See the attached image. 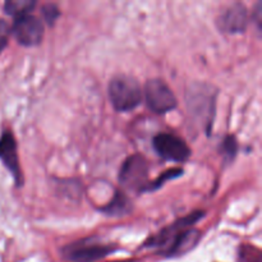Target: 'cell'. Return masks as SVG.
<instances>
[{
    "mask_svg": "<svg viewBox=\"0 0 262 262\" xmlns=\"http://www.w3.org/2000/svg\"><path fill=\"white\" fill-rule=\"evenodd\" d=\"M109 99L117 112H129L142 100V92L137 79L127 74H118L109 82Z\"/></svg>",
    "mask_w": 262,
    "mask_h": 262,
    "instance_id": "obj_2",
    "label": "cell"
},
{
    "mask_svg": "<svg viewBox=\"0 0 262 262\" xmlns=\"http://www.w3.org/2000/svg\"><path fill=\"white\" fill-rule=\"evenodd\" d=\"M154 148L160 158L176 163H183L191 156L186 141L173 133H160L152 141Z\"/></svg>",
    "mask_w": 262,
    "mask_h": 262,
    "instance_id": "obj_6",
    "label": "cell"
},
{
    "mask_svg": "<svg viewBox=\"0 0 262 262\" xmlns=\"http://www.w3.org/2000/svg\"><path fill=\"white\" fill-rule=\"evenodd\" d=\"M12 33L18 43L22 46H36L41 42L43 36V25L38 18L27 14L15 18Z\"/></svg>",
    "mask_w": 262,
    "mask_h": 262,
    "instance_id": "obj_7",
    "label": "cell"
},
{
    "mask_svg": "<svg viewBox=\"0 0 262 262\" xmlns=\"http://www.w3.org/2000/svg\"><path fill=\"white\" fill-rule=\"evenodd\" d=\"M202 217V212L197 211L193 214L188 215V216L183 217V219L178 220L177 223H174L173 225L168 227L166 229H164L163 232L159 233L156 237H154L152 239L148 241L147 247H158V248H166L169 247V245L171 243V241L174 239L177 234H178L181 230L187 229V228H191V225H193L194 223L199 222Z\"/></svg>",
    "mask_w": 262,
    "mask_h": 262,
    "instance_id": "obj_10",
    "label": "cell"
},
{
    "mask_svg": "<svg viewBox=\"0 0 262 262\" xmlns=\"http://www.w3.org/2000/svg\"><path fill=\"white\" fill-rule=\"evenodd\" d=\"M237 141L233 136H228L224 142H223V152H224V156L229 161L234 159L235 154H237Z\"/></svg>",
    "mask_w": 262,
    "mask_h": 262,
    "instance_id": "obj_16",
    "label": "cell"
},
{
    "mask_svg": "<svg viewBox=\"0 0 262 262\" xmlns=\"http://www.w3.org/2000/svg\"><path fill=\"white\" fill-rule=\"evenodd\" d=\"M119 182L130 191H146L148 186V163L143 156L132 155L123 163L119 171Z\"/></svg>",
    "mask_w": 262,
    "mask_h": 262,
    "instance_id": "obj_3",
    "label": "cell"
},
{
    "mask_svg": "<svg viewBox=\"0 0 262 262\" xmlns=\"http://www.w3.org/2000/svg\"><path fill=\"white\" fill-rule=\"evenodd\" d=\"M217 91L206 83H193L186 94L187 110L191 120L210 132L215 115Z\"/></svg>",
    "mask_w": 262,
    "mask_h": 262,
    "instance_id": "obj_1",
    "label": "cell"
},
{
    "mask_svg": "<svg viewBox=\"0 0 262 262\" xmlns=\"http://www.w3.org/2000/svg\"><path fill=\"white\" fill-rule=\"evenodd\" d=\"M10 30L9 26L7 25V22L3 19H0V53L5 49V46L8 45V40H9Z\"/></svg>",
    "mask_w": 262,
    "mask_h": 262,
    "instance_id": "obj_17",
    "label": "cell"
},
{
    "mask_svg": "<svg viewBox=\"0 0 262 262\" xmlns=\"http://www.w3.org/2000/svg\"><path fill=\"white\" fill-rule=\"evenodd\" d=\"M35 5L36 2L33 0H9L4 4V10L7 14L18 18L30 14Z\"/></svg>",
    "mask_w": 262,
    "mask_h": 262,
    "instance_id": "obj_13",
    "label": "cell"
},
{
    "mask_svg": "<svg viewBox=\"0 0 262 262\" xmlns=\"http://www.w3.org/2000/svg\"><path fill=\"white\" fill-rule=\"evenodd\" d=\"M104 210L107 215L110 216H124V215L129 214L130 210H132V205H130L129 199L125 196L122 192H117L114 196V199L112 200L109 205H106V207Z\"/></svg>",
    "mask_w": 262,
    "mask_h": 262,
    "instance_id": "obj_12",
    "label": "cell"
},
{
    "mask_svg": "<svg viewBox=\"0 0 262 262\" xmlns=\"http://www.w3.org/2000/svg\"><path fill=\"white\" fill-rule=\"evenodd\" d=\"M145 97L147 106L156 114H165L176 109L178 104L176 95L170 87L159 78L147 81L145 86Z\"/></svg>",
    "mask_w": 262,
    "mask_h": 262,
    "instance_id": "obj_5",
    "label": "cell"
},
{
    "mask_svg": "<svg viewBox=\"0 0 262 262\" xmlns=\"http://www.w3.org/2000/svg\"><path fill=\"white\" fill-rule=\"evenodd\" d=\"M0 160L3 161L5 168L14 177L15 183L20 186V183H22V173H20L19 160H18L17 143H15L14 137H13L9 130L3 133V136L0 137Z\"/></svg>",
    "mask_w": 262,
    "mask_h": 262,
    "instance_id": "obj_9",
    "label": "cell"
},
{
    "mask_svg": "<svg viewBox=\"0 0 262 262\" xmlns=\"http://www.w3.org/2000/svg\"><path fill=\"white\" fill-rule=\"evenodd\" d=\"M112 247L96 239H82L67 245L63 248V257L69 262H95L106 257Z\"/></svg>",
    "mask_w": 262,
    "mask_h": 262,
    "instance_id": "obj_4",
    "label": "cell"
},
{
    "mask_svg": "<svg viewBox=\"0 0 262 262\" xmlns=\"http://www.w3.org/2000/svg\"><path fill=\"white\" fill-rule=\"evenodd\" d=\"M216 25L222 32L241 33L245 32L248 26L247 8L241 3L229 5L223 12H220L216 19Z\"/></svg>",
    "mask_w": 262,
    "mask_h": 262,
    "instance_id": "obj_8",
    "label": "cell"
},
{
    "mask_svg": "<svg viewBox=\"0 0 262 262\" xmlns=\"http://www.w3.org/2000/svg\"><path fill=\"white\" fill-rule=\"evenodd\" d=\"M252 18L255 19L258 30H261V20H262V3L261 2H258L257 4H256L255 10H253L252 13Z\"/></svg>",
    "mask_w": 262,
    "mask_h": 262,
    "instance_id": "obj_18",
    "label": "cell"
},
{
    "mask_svg": "<svg viewBox=\"0 0 262 262\" xmlns=\"http://www.w3.org/2000/svg\"><path fill=\"white\" fill-rule=\"evenodd\" d=\"M182 176V170L181 169H171V170L165 171L164 174H161L160 178L158 181L154 182L152 184H148V187L146 188V191H154V189H158L159 187H161L164 184V182L169 181V179H174L177 177Z\"/></svg>",
    "mask_w": 262,
    "mask_h": 262,
    "instance_id": "obj_14",
    "label": "cell"
},
{
    "mask_svg": "<svg viewBox=\"0 0 262 262\" xmlns=\"http://www.w3.org/2000/svg\"><path fill=\"white\" fill-rule=\"evenodd\" d=\"M200 237L201 235H200L199 230L191 229V228L183 229L174 237V239L171 241L169 247L166 248L165 253L169 256H176L182 255L184 252H188L191 248H193L197 245V242L200 241Z\"/></svg>",
    "mask_w": 262,
    "mask_h": 262,
    "instance_id": "obj_11",
    "label": "cell"
},
{
    "mask_svg": "<svg viewBox=\"0 0 262 262\" xmlns=\"http://www.w3.org/2000/svg\"><path fill=\"white\" fill-rule=\"evenodd\" d=\"M41 13H42V17L45 19V22L50 26L54 25V22L58 19L59 14H60L59 8L55 4H45L41 8Z\"/></svg>",
    "mask_w": 262,
    "mask_h": 262,
    "instance_id": "obj_15",
    "label": "cell"
}]
</instances>
